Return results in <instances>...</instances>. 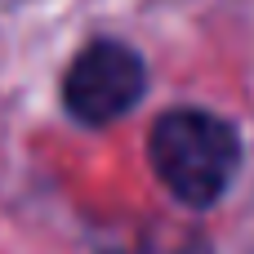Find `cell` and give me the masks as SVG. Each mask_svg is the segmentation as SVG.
Instances as JSON below:
<instances>
[{
  "label": "cell",
  "instance_id": "3957f363",
  "mask_svg": "<svg viewBox=\"0 0 254 254\" xmlns=\"http://www.w3.org/2000/svg\"><path fill=\"white\" fill-rule=\"evenodd\" d=\"M98 254H210V246L188 232V228H170V223H134V228H116L98 241Z\"/></svg>",
  "mask_w": 254,
  "mask_h": 254
},
{
  "label": "cell",
  "instance_id": "7a4b0ae2",
  "mask_svg": "<svg viewBox=\"0 0 254 254\" xmlns=\"http://www.w3.org/2000/svg\"><path fill=\"white\" fill-rule=\"evenodd\" d=\"M138 98H143V63L134 49L116 40L85 45L63 76V103L85 125H107L125 116Z\"/></svg>",
  "mask_w": 254,
  "mask_h": 254
},
{
  "label": "cell",
  "instance_id": "6da1fadb",
  "mask_svg": "<svg viewBox=\"0 0 254 254\" xmlns=\"http://www.w3.org/2000/svg\"><path fill=\"white\" fill-rule=\"evenodd\" d=\"M152 170L183 205H210L223 196L241 165V143L228 121L179 107L165 112L152 129Z\"/></svg>",
  "mask_w": 254,
  "mask_h": 254
}]
</instances>
